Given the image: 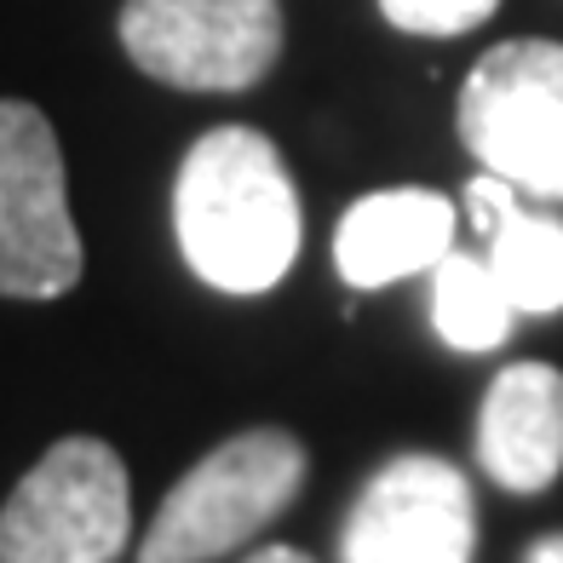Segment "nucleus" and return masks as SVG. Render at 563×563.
Segmentation results:
<instances>
[{"mask_svg":"<svg viewBox=\"0 0 563 563\" xmlns=\"http://www.w3.org/2000/svg\"><path fill=\"white\" fill-rule=\"evenodd\" d=\"M185 265L219 294H265L299 260V196L276 144L253 126H213L173 185Z\"/></svg>","mask_w":563,"mask_h":563,"instance_id":"nucleus-1","label":"nucleus"},{"mask_svg":"<svg viewBox=\"0 0 563 563\" xmlns=\"http://www.w3.org/2000/svg\"><path fill=\"white\" fill-rule=\"evenodd\" d=\"M305 483L299 438L276 426L236 431L213 454L178 477V489L162 500L156 523L139 541V563H213L236 552L247 534H260Z\"/></svg>","mask_w":563,"mask_h":563,"instance_id":"nucleus-2","label":"nucleus"},{"mask_svg":"<svg viewBox=\"0 0 563 563\" xmlns=\"http://www.w3.org/2000/svg\"><path fill=\"white\" fill-rule=\"evenodd\" d=\"M133 529L126 466L104 438L53 443L0 506V563H115Z\"/></svg>","mask_w":563,"mask_h":563,"instance_id":"nucleus-3","label":"nucleus"},{"mask_svg":"<svg viewBox=\"0 0 563 563\" xmlns=\"http://www.w3.org/2000/svg\"><path fill=\"white\" fill-rule=\"evenodd\" d=\"M460 144L529 196H563V46L500 41L460 87Z\"/></svg>","mask_w":563,"mask_h":563,"instance_id":"nucleus-4","label":"nucleus"},{"mask_svg":"<svg viewBox=\"0 0 563 563\" xmlns=\"http://www.w3.org/2000/svg\"><path fill=\"white\" fill-rule=\"evenodd\" d=\"M87 271L69 219L64 150L35 104L0 98V294L58 299Z\"/></svg>","mask_w":563,"mask_h":563,"instance_id":"nucleus-5","label":"nucleus"},{"mask_svg":"<svg viewBox=\"0 0 563 563\" xmlns=\"http://www.w3.org/2000/svg\"><path fill=\"white\" fill-rule=\"evenodd\" d=\"M121 46L178 92H247L282 58L276 0H126Z\"/></svg>","mask_w":563,"mask_h":563,"instance_id":"nucleus-6","label":"nucleus"},{"mask_svg":"<svg viewBox=\"0 0 563 563\" xmlns=\"http://www.w3.org/2000/svg\"><path fill=\"white\" fill-rule=\"evenodd\" d=\"M472 483L438 454H397L379 466L340 534V563H472Z\"/></svg>","mask_w":563,"mask_h":563,"instance_id":"nucleus-7","label":"nucleus"},{"mask_svg":"<svg viewBox=\"0 0 563 563\" xmlns=\"http://www.w3.org/2000/svg\"><path fill=\"white\" fill-rule=\"evenodd\" d=\"M477 460L500 489L541 495L563 472V374L552 363H511L495 374L477 415Z\"/></svg>","mask_w":563,"mask_h":563,"instance_id":"nucleus-8","label":"nucleus"},{"mask_svg":"<svg viewBox=\"0 0 563 563\" xmlns=\"http://www.w3.org/2000/svg\"><path fill=\"white\" fill-rule=\"evenodd\" d=\"M454 247V208L438 190H374L340 219L334 265L351 288L420 276Z\"/></svg>","mask_w":563,"mask_h":563,"instance_id":"nucleus-9","label":"nucleus"},{"mask_svg":"<svg viewBox=\"0 0 563 563\" xmlns=\"http://www.w3.org/2000/svg\"><path fill=\"white\" fill-rule=\"evenodd\" d=\"M466 201H472L483 242H489L483 265L495 271L511 311H523V317L563 311V219L529 213L518 190L495 173H477L466 185Z\"/></svg>","mask_w":563,"mask_h":563,"instance_id":"nucleus-10","label":"nucleus"},{"mask_svg":"<svg viewBox=\"0 0 563 563\" xmlns=\"http://www.w3.org/2000/svg\"><path fill=\"white\" fill-rule=\"evenodd\" d=\"M431 322H438V334L454 345V351H495L506 345V328H511V305L500 294L495 271L472 260V253H443L438 265H431Z\"/></svg>","mask_w":563,"mask_h":563,"instance_id":"nucleus-11","label":"nucleus"},{"mask_svg":"<svg viewBox=\"0 0 563 563\" xmlns=\"http://www.w3.org/2000/svg\"><path fill=\"white\" fill-rule=\"evenodd\" d=\"M500 0H379L386 23L402 35H466L483 18H495Z\"/></svg>","mask_w":563,"mask_h":563,"instance_id":"nucleus-12","label":"nucleus"},{"mask_svg":"<svg viewBox=\"0 0 563 563\" xmlns=\"http://www.w3.org/2000/svg\"><path fill=\"white\" fill-rule=\"evenodd\" d=\"M523 563H563V534H541V541L523 552Z\"/></svg>","mask_w":563,"mask_h":563,"instance_id":"nucleus-13","label":"nucleus"},{"mask_svg":"<svg viewBox=\"0 0 563 563\" xmlns=\"http://www.w3.org/2000/svg\"><path fill=\"white\" fill-rule=\"evenodd\" d=\"M247 563H311V558L294 552V547H265V552H253Z\"/></svg>","mask_w":563,"mask_h":563,"instance_id":"nucleus-14","label":"nucleus"}]
</instances>
